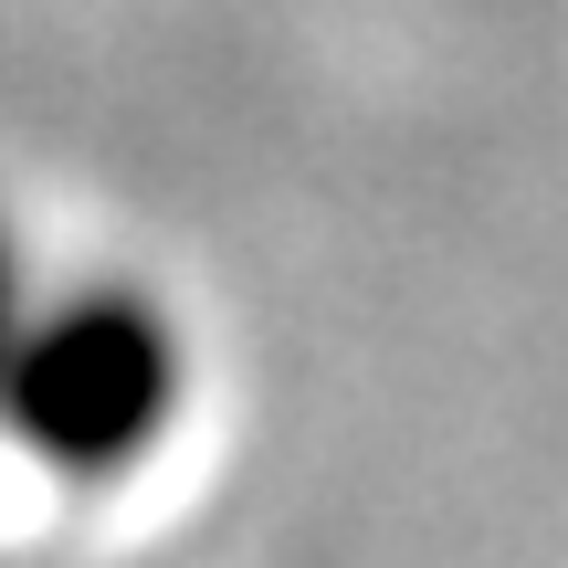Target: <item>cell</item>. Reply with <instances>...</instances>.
Returning a JSON list of instances; mask_svg holds the SVG:
<instances>
[{
    "label": "cell",
    "instance_id": "1",
    "mask_svg": "<svg viewBox=\"0 0 568 568\" xmlns=\"http://www.w3.org/2000/svg\"><path fill=\"white\" fill-rule=\"evenodd\" d=\"M11 410L32 432V453H53L63 474H116L169 422V337L138 305H74L63 326L32 337Z\"/></svg>",
    "mask_w": 568,
    "mask_h": 568
}]
</instances>
